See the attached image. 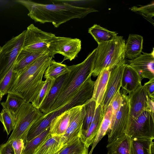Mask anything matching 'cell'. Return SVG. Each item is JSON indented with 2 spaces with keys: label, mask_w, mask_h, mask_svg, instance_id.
<instances>
[{
  "label": "cell",
  "mask_w": 154,
  "mask_h": 154,
  "mask_svg": "<svg viewBox=\"0 0 154 154\" xmlns=\"http://www.w3.org/2000/svg\"><path fill=\"white\" fill-rule=\"evenodd\" d=\"M122 101V95L120 92V89H119L116 93L110 103L112 107L110 125L112 124L114 121L116 114L119 110Z\"/></svg>",
  "instance_id": "cell-35"
},
{
  "label": "cell",
  "mask_w": 154,
  "mask_h": 154,
  "mask_svg": "<svg viewBox=\"0 0 154 154\" xmlns=\"http://www.w3.org/2000/svg\"><path fill=\"white\" fill-rule=\"evenodd\" d=\"M154 119L148 109H146L132 122L126 135L134 140L147 142L153 141Z\"/></svg>",
  "instance_id": "cell-7"
},
{
  "label": "cell",
  "mask_w": 154,
  "mask_h": 154,
  "mask_svg": "<svg viewBox=\"0 0 154 154\" xmlns=\"http://www.w3.org/2000/svg\"><path fill=\"white\" fill-rule=\"evenodd\" d=\"M147 95L145 89L142 85L129 94L128 96L129 100V112L128 129L133 121L144 110L148 109Z\"/></svg>",
  "instance_id": "cell-13"
},
{
  "label": "cell",
  "mask_w": 154,
  "mask_h": 154,
  "mask_svg": "<svg viewBox=\"0 0 154 154\" xmlns=\"http://www.w3.org/2000/svg\"><path fill=\"white\" fill-rule=\"evenodd\" d=\"M16 1L28 10V16L35 21L42 24L51 23L56 28L72 19L82 18L98 11L91 8L75 7L63 3L44 4L30 0Z\"/></svg>",
  "instance_id": "cell-1"
},
{
  "label": "cell",
  "mask_w": 154,
  "mask_h": 154,
  "mask_svg": "<svg viewBox=\"0 0 154 154\" xmlns=\"http://www.w3.org/2000/svg\"><path fill=\"white\" fill-rule=\"evenodd\" d=\"M45 82L35 100L31 103L32 106L39 109L42 103L48 94L55 80L49 78L45 79Z\"/></svg>",
  "instance_id": "cell-30"
},
{
  "label": "cell",
  "mask_w": 154,
  "mask_h": 154,
  "mask_svg": "<svg viewBox=\"0 0 154 154\" xmlns=\"http://www.w3.org/2000/svg\"><path fill=\"white\" fill-rule=\"evenodd\" d=\"M146 154H154V143L153 141L147 142Z\"/></svg>",
  "instance_id": "cell-42"
},
{
  "label": "cell",
  "mask_w": 154,
  "mask_h": 154,
  "mask_svg": "<svg viewBox=\"0 0 154 154\" xmlns=\"http://www.w3.org/2000/svg\"><path fill=\"white\" fill-rule=\"evenodd\" d=\"M90 1L81 0H54L52 1L53 3H65L72 6L78 7H79V5L85 4L88 3V2Z\"/></svg>",
  "instance_id": "cell-39"
},
{
  "label": "cell",
  "mask_w": 154,
  "mask_h": 154,
  "mask_svg": "<svg viewBox=\"0 0 154 154\" xmlns=\"http://www.w3.org/2000/svg\"><path fill=\"white\" fill-rule=\"evenodd\" d=\"M44 115L31 103H24L16 116L14 129L7 142L20 138L25 143L27 134L31 127Z\"/></svg>",
  "instance_id": "cell-5"
},
{
  "label": "cell",
  "mask_w": 154,
  "mask_h": 154,
  "mask_svg": "<svg viewBox=\"0 0 154 154\" xmlns=\"http://www.w3.org/2000/svg\"><path fill=\"white\" fill-rule=\"evenodd\" d=\"M142 79L138 73L128 64L124 68L121 81V92L127 94L134 91L142 86Z\"/></svg>",
  "instance_id": "cell-16"
},
{
  "label": "cell",
  "mask_w": 154,
  "mask_h": 154,
  "mask_svg": "<svg viewBox=\"0 0 154 154\" xmlns=\"http://www.w3.org/2000/svg\"><path fill=\"white\" fill-rule=\"evenodd\" d=\"M47 53L50 54L48 52L32 51L22 49L16 59L14 70L18 74L39 57Z\"/></svg>",
  "instance_id": "cell-21"
},
{
  "label": "cell",
  "mask_w": 154,
  "mask_h": 154,
  "mask_svg": "<svg viewBox=\"0 0 154 154\" xmlns=\"http://www.w3.org/2000/svg\"><path fill=\"white\" fill-rule=\"evenodd\" d=\"M3 119L2 124L4 126V130L8 135L13 130L15 123V118L8 112L4 109L1 111Z\"/></svg>",
  "instance_id": "cell-34"
},
{
  "label": "cell",
  "mask_w": 154,
  "mask_h": 154,
  "mask_svg": "<svg viewBox=\"0 0 154 154\" xmlns=\"http://www.w3.org/2000/svg\"><path fill=\"white\" fill-rule=\"evenodd\" d=\"M85 113V105L84 104L73 117L65 132L61 136L59 142L60 150L77 138H80Z\"/></svg>",
  "instance_id": "cell-12"
},
{
  "label": "cell",
  "mask_w": 154,
  "mask_h": 154,
  "mask_svg": "<svg viewBox=\"0 0 154 154\" xmlns=\"http://www.w3.org/2000/svg\"><path fill=\"white\" fill-rule=\"evenodd\" d=\"M6 100L1 103L3 109L5 110L15 118L20 109L25 103L20 96L12 93H8Z\"/></svg>",
  "instance_id": "cell-27"
},
{
  "label": "cell",
  "mask_w": 154,
  "mask_h": 154,
  "mask_svg": "<svg viewBox=\"0 0 154 154\" xmlns=\"http://www.w3.org/2000/svg\"><path fill=\"white\" fill-rule=\"evenodd\" d=\"M53 57L49 53L45 54L21 71L8 93L20 96L25 102L32 103L45 82L42 78Z\"/></svg>",
  "instance_id": "cell-2"
},
{
  "label": "cell",
  "mask_w": 154,
  "mask_h": 154,
  "mask_svg": "<svg viewBox=\"0 0 154 154\" xmlns=\"http://www.w3.org/2000/svg\"><path fill=\"white\" fill-rule=\"evenodd\" d=\"M131 10L142 15L154 26V20L152 19L154 16V2L139 7L134 6L131 8Z\"/></svg>",
  "instance_id": "cell-33"
},
{
  "label": "cell",
  "mask_w": 154,
  "mask_h": 154,
  "mask_svg": "<svg viewBox=\"0 0 154 154\" xmlns=\"http://www.w3.org/2000/svg\"><path fill=\"white\" fill-rule=\"evenodd\" d=\"M85 113L82 131L87 130L94 117L96 109L95 101L92 98L87 100L85 103Z\"/></svg>",
  "instance_id": "cell-31"
},
{
  "label": "cell",
  "mask_w": 154,
  "mask_h": 154,
  "mask_svg": "<svg viewBox=\"0 0 154 154\" xmlns=\"http://www.w3.org/2000/svg\"><path fill=\"white\" fill-rule=\"evenodd\" d=\"M26 31L22 49L32 51L48 52L52 56L51 47L56 36L54 34L44 31L33 24L28 26Z\"/></svg>",
  "instance_id": "cell-6"
},
{
  "label": "cell",
  "mask_w": 154,
  "mask_h": 154,
  "mask_svg": "<svg viewBox=\"0 0 154 154\" xmlns=\"http://www.w3.org/2000/svg\"><path fill=\"white\" fill-rule=\"evenodd\" d=\"M103 116L100 104L96 108L94 117L88 129L82 131L80 139L85 147L88 149L92 144Z\"/></svg>",
  "instance_id": "cell-17"
},
{
  "label": "cell",
  "mask_w": 154,
  "mask_h": 154,
  "mask_svg": "<svg viewBox=\"0 0 154 154\" xmlns=\"http://www.w3.org/2000/svg\"><path fill=\"white\" fill-rule=\"evenodd\" d=\"M125 44L123 37L118 36L113 40L98 45L92 75L97 76L105 68L111 70L125 60Z\"/></svg>",
  "instance_id": "cell-4"
},
{
  "label": "cell",
  "mask_w": 154,
  "mask_h": 154,
  "mask_svg": "<svg viewBox=\"0 0 154 154\" xmlns=\"http://www.w3.org/2000/svg\"><path fill=\"white\" fill-rule=\"evenodd\" d=\"M2 144L1 145H0V147H1V146H2Z\"/></svg>",
  "instance_id": "cell-45"
},
{
  "label": "cell",
  "mask_w": 154,
  "mask_h": 154,
  "mask_svg": "<svg viewBox=\"0 0 154 154\" xmlns=\"http://www.w3.org/2000/svg\"><path fill=\"white\" fill-rule=\"evenodd\" d=\"M81 49V41L77 38L56 36L51 47V54L54 57L57 54L64 57L62 61H71L77 56Z\"/></svg>",
  "instance_id": "cell-10"
},
{
  "label": "cell",
  "mask_w": 154,
  "mask_h": 154,
  "mask_svg": "<svg viewBox=\"0 0 154 154\" xmlns=\"http://www.w3.org/2000/svg\"><path fill=\"white\" fill-rule=\"evenodd\" d=\"M1 47L0 46V50L1 49Z\"/></svg>",
  "instance_id": "cell-44"
},
{
  "label": "cell",
  "mask_w": 154,
  "mask_h": 154,
  "mask_svg": "<svg viewBox=\"0 0 154 154\" xmlns=\"http://www.w3.org/2000/svg\"><path fill=\"white\" fill-rule=\"evenodd\" d=\"M129 64L143 78H154V50L143 53L136 58L128 60Z\"/></svg>",
  "instance_id": "cell-14"
},
{
  "label": "cell",
  "mask_w": 154,
  "mask_h": 154,
  "mask_svg": "<svg viewBox=\"0 0 154 154\" xmlns=\"http://www.w3.org/2000/svg\"><path fill=\"white\" fill-rule=\"evenodd\" d=\"M122 101L119 110L116 112L114 121L110 126L106 134L108 143L126 134L128 129L129 112V100L128 96L120 91Z\"/></svg>",
  "instance_id": "cell-9"
},
{
  "label": "cell",
  "mask_w": 154,
  "mask_h": 154,
  "mask_svg": "<svg viewBox=\"0 0 154 154\" xmlns=\"http://www.w3.org/2000/svg\"><path fill=\"white\" fill-rule=\"evenodd\" d=\"M147 108L149 110L153 118L154 117V99L147 96Z\"/></svg>",
  "instance_id": "cell-41"
},
{
  "label": "cell",
  "mask_w": 154,
  "mask_h": 154,
  "mask_svg": "<svg viewBox=\"0 0 154 154\" xmlns=\"http://www.w3.org/2000/svg\"><path fill=\"white\" fill-rule=\"evenodd\" d=\"M97 54L96 48L81 63L68 66L70 71L59 95L49 112L59 109L69 101L77 92L89 75L92 74Z\"/></svg>",
  "instance_id": "cell-3"
},
{
  "label": "cell",
  "mask_w": 154,
  "mask_h": 154,
  "mask_svg": "<svg viewBox=\"0 0 154 154\" xmlns=\"http://www.w3.org/2000/svg\"><path fill=\"white\" fill-rule=\"evenodd\" d=\"M112 107L110 104L104 115L102 121L88 154H92L98 143L105 136L109 129L111 123Z\"/></svg>",
  "instance_id": "cell-26"
},
{
  "label": "cell",
  "mask_w": 154,
  "mask_h": 154,
  "mask_svg": "<svg viewBox=\"0 0 154 154\" xmlns=\"http://www.w3.org/2000/svg\"><path fill=\"white\" fill-rule=\"evenodd\" d=\"M86 148L78 138L60 150L56 154H88Z\"/></svg>",
  "instance_id": "cell-28"
},
{
  "label": "cell",
  "mask_w": 154,
  "mask_h": 154,
  "mask_svg": "<svg viewBox=\"0 0 154 154\" xmlns=\"http://www.w3.org/2000/svg\"><path fill=\"white\" fill-rule=\"evenodd\" d=\"M11 141L15 154H22L25 146L24 140L22 139L18 138Z\"/></svg>",
  "instance_id": "cell-37"
},
{
  "label": "cell",
  "mask_w": 154,
  "mask_h": 154,
  "mask_svg": "<svg viewBox=\"0 0 154 154\" xmlns=\"http://www.w3.org/2000/svg\"><path fill=\"white\" fill-rule=\"evenodd\" d=\"M111 70L108 68L102 69L94 82L91 98L96 102V108L100 104L102 101Z\"/></svg>",
  "instance_id": "cell-20"
},
{
  "label": "cell",
  "mask_w": 154,
  "mask_h": 154,
  "mask_svg": "<svg viewBox=\"0 0 154 154\" xmlns=\"http://www.w3.org/2000/svg\"><path fill=\"white\" fill-rule=\"evenodd\" d=\"M132 140L134 154H146V147L147 142Z\"/></svg>",
  "instance_id": "cell-36"
},
{
  "label": "cell",
  "mask_w": 154,
  "mask_h": 154,
  "mask_svg": "<svg viewBox=\"0 0 154 154\" xmlns=\"http://www.w3.org/2000/svg\"><path fill=\"white\" fill-rule=\"evenodd\" d=\"M88 32L98 45L113 40L118 36L116 32L109 30L97 24H94L90 28Z\"/></svg>",
  "instance_id": "cell-24"
},
{
  "label": "cell",
  "mask_w": 154,
  "mask_h": 154,
  "mask_svg": "<svg viewBox=\"0 0 154 154\" xmlns=\"http://www.w3.org/2000/svg\"><path fill=\"white\" fill-rule=\"evenodd\" d=\"M107 154H134L132 139L125 134L108 143Z\"/></svg>",
  "instance_id": "cell-18"
},
{
  "label": "cell",
  "mask_w": 154,
  "mask_h": 154,
  "mask_svg": "<svg viewBox=\"0 0 154 154\" xmlns=\"http://www.w3.org/2000/svg\"><path fill=\"white\" fill-rule=\"evenodd\" d=\"M149 97L154 99V78L145 83L143 86Z\"/></svg>",
  "instance_id": "cell-38"
},
{
  "label": "cell",
  "mask_w": 154,
  "mask_h": 154,
  "mask_svg": "<svg viewBox=\"0 0 154 154\" xmlns=\"http://www.w3.org/2000/svg\"><path fill=\"white\" fill-rule=\"evenodd\" d=\"M68 73L55 80L48 94L39 109L44 114L49 112L56 101L61 92Z\"/></svg>",
  "instance_id": "cell-19"
},
{
  "label": "cell",
  "mask_w": 154,
  "mask_h": 154,
  "mask_svg": "<svg viewBox=\"0 0 154 154\" xmlns=\"http://www.w3.org/2000/svg\"><path fill=\"white\" fill-rule=\"evenodd\" d=\"M126 64L125 60L111 70L105 92L100 104L103 116L113 97L120 89L122 75Z\"/></svg>",
  "instance_id": "cell-11"
},
{
  "label": "cell",
  "mask_w": 154,
  "mask_h": 154,
  "mask_svg": "<svg viewBox=\"0 0 154 154\" xmlns=\"http://www.w3.org/2000/svg\"><path fill=\"white\" fill-rule=\"evenodd\" d=\"M82 105L72 107L55 117L51 123L49 133L52 136L63 135L72 118L81 108Z\"/></svg>",
  "instance_id": "cell-15"
},
{
  "label": "cell",
  "mask_w": 154,
  "mask_h": 154,
  "mask_svg": "<svg viewBox=\"0 0 154 154\" xmlns=\"http://www.w3.org/2000/svg\"><path fill=\"white\" fill-rule=\"evenodd\" d=\"M61 136H52L49 132L32 154H56L60 150Z\"/></svg>",
  "instance_id": "cell-23"
},
{
  "label": "cell",
  "mask_w": 154,
  "mask_h": 154,
  "mask_svg": "<svg viewBox=\"0 0 154 154\" xmlns=\"http://www.w3.org/2000/svg\"><path fill=\"white\" fill-rule=\"evenodd\" d=\"M0 154H15L11 141L2 144L0 147Z\"/></svg>",
  "instance_id": "cell-40"
},
{
  "label": "cell",
  "mask_w": 154,
  "mask_h": 154,
  "mask_svg": "<svg viewBox=\"0 0 154 154\" xmlns=\"http://www.w3.org/2000/svg\"><path fill=\"white\" fill-rule=\"evenodd\" d=\"M69 71L68 66L66 65L52 60L45 72L44 77L45 79L49 78L55 80L67 73Z\"/></svg>",
  "instance_id": "cell-25"
},
{
  "label": "cell",
  "mask_w": 154,
  "mask_h": 154,
  "mask_svg": "<svg viewBox=\"0 0 154 154\" xmlns=\"http://www.w3.org/2000/svg\"><path fill=\"white\" fill-rule=\"evenodd\" d=\"M143 37L136 34H130L125 44V57L130 60L140 56L142 52Z\"/></svg>",
  "instance_id": "cell-22"
},
{
  "label": "cell",
  "mask_w": 154,
  "mask_h": 154,
  "mask_svg": "<svg viewBox=\"0 0 154 154\" xmlns=\"http://www.w3.org/2000/svg\"><path fill=\"white\" fill-rule=\"evenodd\" d=\"M3 96L0 94V102L2 100ZM0 121L3 123V119L1 113L0 112Z\"/></svg>",
  "instance_id": "cell-43"
},
{
  "label": "cell",
  "mask_w": 154,
  "mask_h": 154,
  "mask_svg": "<svg viewBox=\"0 0 154 154\" xmlns=\"http://www.w3.org/2000/svg\"><path fill=\"white\" fill-rule=\"evenodd\" d=\"M26 30L7 42L0 50V81L14 64L23 48Z\"/></svg>",
  "instance_id": "cell-8"
},
{
  "label": "cell",
  "mask_w": 154,
  "mask_h": 154,
  "mask_svg": "<svg viewBox=\"0 0 154 154\" xmlns=\"http://www.w3.org/2000/svg\"><path fill=\"white\" fill-rule=\"evenodd\" d=\"M49 129L50 127L33 139L26 142L22 154H32L35 149L49 133Z\"/></svg>",
  "instance_id": "cell-32"
},
{
  "label": "cell",
  "mask_w": 154,
  "mask_h": 154,
  "mask_svg": "<svg viewBox=\"0 0 154 154\" xmlns=\"http://www.w3.org/2000/svg\"><path fill=\"white\" fill-rule=\"evenodd\" d=\"M14 65L0 81V94L3 96L8 93L18 75V73L14 70Z\"/></svg>",
  "instance_id": "cell-29"
}]
</instances>
